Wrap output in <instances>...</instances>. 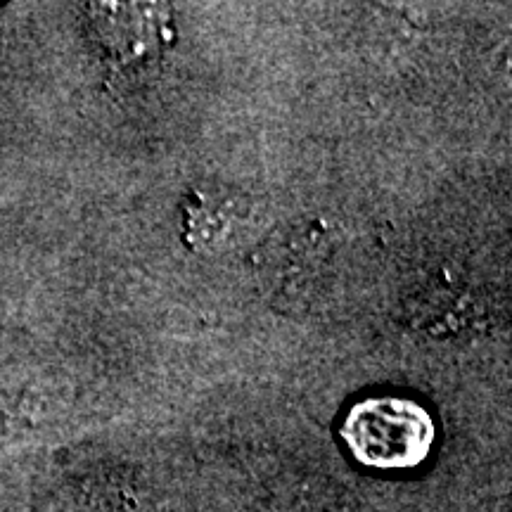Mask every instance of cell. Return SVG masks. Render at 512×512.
<instances>
[{
    "label": "cell",
    "mask_w": 512,
    "mask_h": 512,
    "mask_svg": "<svg viewBox=\"0 0 512 512\" xmlns=\"http://www.w3.org/2000/svg\"><path fill=\"white\" fill-rule=\"evenodd\" d=\"M339 434L361 465L401 472L430 458L437 427L430 411L418 401L406 396H368L351 406Z\"/></svg>",
    "instance_id": "6da1fadb"
},
{
    "label": "cell",
    "mask_w": 512,
    "mask_h": 512,
    "mask_svg": "<svg viewBox=\"0 0 512 512\" xmlns=\"http://www.w3.org/2000/svg\"><path fill=\"white\" fill-rule=\"evenodd\" d=\"M91 24L107 60L124 69L157 62L174 38L169 5L159 3H95Z\"/></svg>",
    "instance_id": "7a4b0ae2"
},
{
    "label": "cell",
    "mask_w": 512,
    "mask_h": 512,
    "mask_svg": "<svg viewBox=\"0 0 512 512\" xmlns=\"http://www.w3.org/2000/svg\"><path fill=\"white\" fill-rule=\"evenodd\" d=\"M254 226V204L238 192L202 188L183 204V238L197 252L221 254L240 247Z\"/></svg>",
    "instance_id": "3957f363"
}]
</instances>
